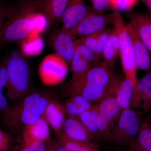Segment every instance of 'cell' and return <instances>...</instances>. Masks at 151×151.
<instances>
[{"label":"cell","instance_id":"cell-20","mask_svg":"<svg viewBox=\"0 0 151 151\" xmlns=\"http://www.w3.org/2000/svg\"><path fill=\"white\" fill-rule=\"evenodd\" d=\"M136 86L129 78H122L115 92V97L122 112L132 109Z\"/></svg>","mask_w":151,"mask_h":151},{"label":"cell","instance_id":"cell-14","mask_svg":"<svg viewBox=\"0 0 151 151\" xmlns=\"http://www.w3.org/2000/svg\"><path fill=\"white\" fill-rule=\"evenodd\" d=\"M127 17L130 23L151 55V14L132 12Z\"/></svg>","mask_w":151,"mask_h":151},{"label":"cell","instance_id":"cell-19","mask_svg":"<svg viewBox=\"0 0 151 151\" xmlns=\"http://www.w3.org/2000/svg\"><path fill=\"white\" fill-rule=\"evenodd\" d=\"M63 133L73 140L89 144L93 143L85 127L77 118L67 116L63 124Z\"/></svg>","mask_w":151,"mask_h":151},{"label":"cell","instance_id":"cell-13","mask_svg":"<svg viewBox=\"0 0 151 151\" xmlns=\"http://www.w3.org/2000/svg\"><path fill=\"white\" fill-rule=\"evenodd\" d=\"M132 109H139L145 113L151 110V71L138 81L135 87Z\"/></svg>","mask_w":151,"mask_h":151},{"label":"cell","instance_id":"cell-7","mask_svg":"<svg viewBox=\"0 0 151 151\" xmlns=\"http://www.w3.org/2000/svg\"><path fill=\"white\" fill-rule=\"evenodd\" d=\"M97 104V122L100 140L108 142L122 111L116 101L115 94L105 97Z\"/></svg>","mask_w":151,"mask_h":151},{"label":"cell","instance_id":"cell-36","mask_svg":"<svg viewBox=\"0 0 151 151\" xmlns=\"http://www.w3.org/2000/svg\"><path fill=\"white\" fill-rule=\"evenodd\" d=\"M127 151H128V150H127Z\"/></svg>","mask_w":151,"mask_h":151},{"label":"cell","instance_id":"cell-35","mask_svg":"<svg viewBox=\"0 0 151 151\" xmlns=\"http://www.w3.org/2000/svg\"><path fill=\"white\" fill-rule=\"evenodd\" d=\"M56 151H69L67 150L65 147L62 145L59 147L57 150Z\"/></svg>","mask_w":151,"mask_h":151},{"label":"cell","instance_id":"cell-15","mask_svg":"<svg viewBox=\"0 0 151 151\" xmlns=\"http://www.w3.org/2000/svg\"><path fill=\"white\" fill-rule=\"evenodd\" d=\"M69 0H36L40 13L53 25H57L61 20Z\"/></svg>","mask_w":151,"mask_h":151},{"label":"cell","instance_id":"cell-11","mask_svg":"<svg viewBox=\"0 0 151 151\" xmlns=\"http://www.w3.org/2000/svg\"><path fill=\"white\" fill-rule=\"evenodd\" d=\"M91 9L85 0H69L63 15L60 29L70 35Z\"/></svg>","mask_w":151,"mask_h":151},{"label":"cell","instance_id":"cell-28","mask_svg":"<svg viewBox=\"0 0 151 151\" xmlns=\"http://www.w3.org/2000/svg\"><path fill=\"white\" fill-rule=\"evenodd\" d=\"M139 0H110L111 9H115L120 12H127L133 9Z\"/></svg>","mask_w":151,"mask_h":151},{"label":"cell","instance_id":"cell-26","mask_svg":"<svg viewBox=\"0 0 151 151\" xmlns=\"http://www.w3.org/2000/svg\"><path fill=\"white\" fill-rule=\"evenodd\" d=\"M8 73L6 67L5 60L0 62V114L9 106L8 99L4 94L8 82Z\"/></svg>","mask_w":151,"mask_h":151},{"label":"cell","instance_id":"cell-6","mask_svg":"<svg viewBox=\"0 0 151 151\" xmlns=\"http://www.w3.org/2000/svg\"><path fill=\"white\" fill-rule=\"evenodd\" d=\"M114 65L105 60L96 63L81 75L71 78L65 84V89L84 85H93L104 88H116L121 78L114 74Z\"/></svg>","mask_w":151,"mask_h":151},{"label":"cell","instance_id":"cell-4","mask_svg":"<svg viewBox=\"0 0 151 151\" xmlns=\"http://www.w3.org/2000/svg\"><path fill=\"white\" fill-rule=\"evenodd\" d=\"M144 113L142 110L131 108L122 111L108 142L129 148L145 122Z\"/></svg>","mask_w":151,"mask_h":151},{"label":"cell","instance_id":"cell-31","mask_svg":"<svg viewBox=\"0 0 151 151\" xmlns=\"http://www.w3.org/2000/svg\"><path fill=\"white\" fill-rule=\"evenodd\" d=\"M45 146L42 142H35L26 146L21 151H45Z\"/></svg>","mask_w":151,"mask_h":151},{"label":"cell","instance_id":"cell-32","mask_svg":"<svg viewBox=\"0 0 151 151\" xmlns=\"http://www.w3.org/2000/svg\"><path fill=\"white\" fill-rule=\"evenodd\" d=\"M9 142L8 134L0 129V151H5L8 147Z\"/></svg>","mask_w":151,"mask_h":151},{"label":"cell","instance_id":"cell-30","mask_svg":"<svg viewBox=\"0 0 151 151\" xmlns=\"http://www.w3.org/2000/svg\"><path fill=\"white\" fill-rule=\"evenodd\" d=\"M10 5L0 3V34L7 19Z\"/></svg>","mask_w":151,"mask_h":151},{"label":"cell","instance_id":"cell-33","mask_svg":"<svg viewBox=\"0 0 151 151\" xmlns=\"http://www.w3.org/2000/svg\"><path fill=\"white\" fill-rule=\"evenodd\" d=\"M148 115L145 117V122L147 123L148 125L149 128L151 130V110L149 111Z\"/></svg>","mask_w":151,"mask_h":151},{"label":"cell","instance_id":"cell-3","mask_svg":"<svg viewBox=\"0 0 151 151\" xmlns=\"http://www.w3.org/2000/svg\"><path fill=\"white\" fill-rule=\"evenodd\" d=\"M5 60L9 76L6 96L8 100L15 103L30 92V68L27 60L16 52Z\"/></svg>","mask_w":151,"mask_h":151},{"label":"cell","instance_id":"cell-21","mask_svg":"<svg viewBox=\"0 0 151 151\" xmlns=\"http://www.w3.org/2000/svg\"><path fill=\"white\" fill-rule=\"evenodd\" d=\"M89 133L91 139L100 140L98 129V104L93 105L89 110L85 111L77 117Z\"/></svg>","mask_w":151,"mask_h":151},{"label":"cell","instance_id":"cell-23","mask_svg":"<svg viewBox=\"0 0 151 151\" xmlns=\"http://www.w3.org/2000/svg\"><path fill=\"white\" fill-rule=\"evenodd\" d=\"M128 150L151 151V130L145 122Z\"/></svg>","mask_w":151,"mask_h":151},{"label":"cell","instance_id":"cell-8","mask_svg":"<svg viewBox=\"0 0 151 151\" xmlns=\"http://www.w3.org/2000/svg\"><path fill=\"white\" fill-rule=\"evenodd\" d=\"M113 14L97 12L91 9L70 34L74 39L84 37L100 31L114 23ZM76 40V39H75Z\"/></svg>","mask_w":151,"mask_h":151},{"label":"cell","instance_id":"cell-37","mask_svg":"<svg viewBox=\"0 0 151 151\" xmlns=\"http://www.w3.org/2000/svg\"></svg>","mask_w":151,"mask_h":151},{"label":"cell","instance_id":"cell-12","mask_svg":"<svg viewBox=\"0 0 151 151\" xmlns=\"http://www.w3.org/2000/svg\"><path fill=\"white\" fill-rule=\"evenodd\" d=\"M61 57L57 60H46L40 67V75L42 80L47 85H55L62 82L67 76L68 66Z\"/></svg>","mask_w":151,"mask_h":151},{"label":"cell","instance_id":"cell-22","mask_svg":"<svg viewBox=\"0 0 151 151\" xmlns=\"http://www.w3.org/2000/svg\"><path fill=\"white\" fill-rule=\"evenodd\" d=\"M94 104L80 94L69 96L64 106L67 116L77 118L81 113L90 109Z\"/></svg>","mask_w":151,"mask_h":151},{"label":"cell","instance_id":"cell-25","mask_svg":"<svg viewBox=\"0 0 151 151\" xmlns=\"http://www.w3.org/2000/svg\"><path fill=\"white\" fill-rule=\"evenodd\" d=\"M61 139L62 145L69 151H100L95 143H87L73 140L67 137L62 132L58 134Z\"/></svg>","mask_w":151,"mask_h":151},{"label":"cell","instance_id":"cell-24","mask_svg":"<svg viewBox=\"0 0 151 151\" xmlns=\"http://www.w3.org/2000/svg\"><path fill=\"white\" fill-rule=\"evenodd\" d=\"M119 55V41L118 34L114 28L113 32L108 38L102 54L104 60L114 65Z\"/></svg>","mask_w":151,"mask_h":151},{"label":"cell","instance_id":"cell-34","mask_svg":"<svg viewBox=\"0 0 151 151\" xmlns=\"http://www.w3.org/2000/svg\"><path fill=\"white\" fill-rule=\"evenodd\" d=\"M143 3L151 12V0H139Z\"/></svg>","mask_w":151,"mask_h":151},{"label":"cell","instance_id":"cell-17","mask_svg":"<svg viewBox=\"0 0 151 151\" xmlns=\"http://www.w3.org/2000/svg\"><path fill=\"white\" fill-rule=\"evenodd\" d=\"M42 116L57 134L62 132L63 124L67 118L63 105L52 98L49 102Z\"/></svg>","mask_w":151,"mask_h":151},{"label":"cell","instance_id":"cell-16","mask_svg":"<svg viewBox=\"0 0 151 151\" xmlns=\"http://www.w3.org/2000/svg\"><path fill=\"white\" fill-rule=\"evenodd\" d=\"M126 26L132 38L137 68L145 71H151V60L150 53L130 23Z\"/></svg>","mask_w":151,"mask_h":151},{"label":"cell","instance_id":"cell-1","mask_svg":"<svg viewBox=\"0 0 151 151\" xmlns=\"http://www.w3.org/2000/svg\"><path fill=\"white\" fill-rule=\"evenodd\" d=\"M48 93L30 92L21 100L9 106L2 113L4 127L12 132L23 130L43 116L49 102L52 99Z\"/></svg>","mask_w":151,"mask_h":151},{"label":"cell","instance_id":"cell-29","mask_svg":"<svg viewBox=\"0 0 151 151\" xmlns=\"http://www.w3.org/2000/svg\"><path fill=\"white\" fill-rule=\"evenodd\" d=\"M92 2V9L97 12H104L111 10L110 0H90Z\"/></svg>","mask_w":151,"mask_h":151},{"label":"cell","instance_id":"cell-18","mask_svg":"<svg viewBox=\"0 0 151 151\" xmlns=\"http://www.w3.org/2000/svg\"><path fill=\"white\" fill-rule=\"evenodd\" d=\"M50 125L43 116L23 129V137L26 145L35 142L46 140L50 136Z\"/></svg>","mask_w":151,"mask_h":151},{"label":"cell","instance_id":"cell-5","mask_svg":"<svg viewBox=\"0 0 151 151\" xmlns=\"http://www.w3.org/2000/svg\"><path fill=\"white\" fill-rule=\"evenodd\" d=\"M111 10L114 16L113 26L119 37V55L123 72L125 77L131 80L136 86L137 68L132 38L120 12L115 9Z\"/></svg>","mask_w":151,"mask_h":151},{"label":"cell","instance_id":"cell-10","mask_svg":"<svg viewBox=\"0 0 151 151\" xmlns=\"http://www.w3.org/2000/svg\"><path fill=\"white\" fill-rule=\"evenodd\" d=\"M75 49L70 65L72 78H75L100 61L102 57L87 48L78 40H75Z\"/></svg>","mask_w":151,"mask_h":151},{"label":"cell","instance_id":"cell-27","mask_svg":"<svg viewBox=\"0 0 151 151\" xmlns=\"http://www.w3.org/2000/svg\"><path fill=\"white\" fill-rule=\"evenodd\" d=\"M114 30L113 25H109L98 32L95 54L102 58L103 50L109 36Z\"/></svg>","mask_w":151,"mask_h":151},{"label":"cell","instance_id":"cell-9","mask_svg":"<svg viewBox=\"0 0 151 151\" xmlns=\"http://www.w3.org/2000/svg\"><path fill=\"white\" fill-rule=\"evenodd\" d=\"M75 39L70 34L55 27L49 34L47 42L58 56L70 66L75 49Z\"/></svg>","mask_w":151,"mask_h":151},{"label":"cell","instance_id":"cell-2","mask_svg":"<svg viewBox=\"0 0 151 151\" xmlns=\"http://www.w3.org/2000/svg\"><path fill=\"white\" fill-rule=\"evenodd\" d=\"M41 15L36 0H17L13 4L10 5L7 19L0 34V45L26 39Z\"/></svg>","mask_w":151,"mask_h":151}]
</instances>
